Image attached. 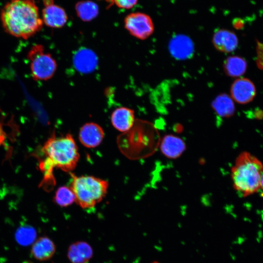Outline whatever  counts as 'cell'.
Returning <instances> with one entry per match:
<instances>
[{"label":"cell","mask_w":263,"mask_h":263,"mask_svg":"<svg viewBox=\"0 0 263 263\" xmlns=\"http://www.w3.org/2000/svg\"><path fill=\"white\" fill-rule=\"evenodd\" d=\"M54 200L58 206L66 207L75 201V196L70 187L62 186L56 191Z\"/></svg>","instance_id":"44dd1931"},{"label":"cell","mask_w":263,"mask_h":263,"mask_svg":"<svg viewBox=\"0 0 263 263\" xmlns=\"http://www.w3.org/2000/svg\"><path fill=\"white\" fill-rule=\"evenodd\" d=\"M1 20L7 33L25 39L34 36L42 27L34 0H11L3 8Z\"/></svg>","instance_id":"7a4b0ae2"},{"label":"cell","mask_w":263,"mask_h":263,"mask_svg":"<svg viewBox=\"0 0 263 263\" xmlns=\"http://www.w3.org/2000/svg\"><path fill=\"white\" fill-rule=\"evenodd\" d=\"M56 251L53 242L47 237H41L35 241L31 249L32 256L39 261L50 259Z\"/></svg>","instance_id":"2e32d148"},{"label":"cell","mask_w":263,"mask_h":263,"mask_svg":"<svg viewBox=\"0 0 263 263\" xmlns=\"http://www.w3.org/2000/svg\"><path fill=\"white\" fill-rule=\"evenodd\" d=\"M256 64L257 67L263 70V43L257 41L256 45Z\"/></svg>","instance_id":"7402d4cb"},{"label":"cell","mask_w":263,"mask_h":263,"mask_svg":"<svg viewBox=\"0 0 263 263\" xmlns=\"http://www.w3.org/2000/svg\"><path fill=\"white\" fill-rule=\"evenodd\" d=\"M42 17L46 25L56 28L63 27L68 19L65 10L53 3L45 6L42 10Z\"/></svg>","instance_id":"5bb4252c"},{"label":"cell","mask_w":263,"mask_h":263,"mask_svg":"<svg viewBox=\"0 0 263 263\" xmlns=\"http://www.w3.org/2000/svg\"><path fill=\"white\" fill-rule=\"evenodd\" d=\"M104 137L102 128L94 122L84 124L80 129L78 133L79 140L84 147L94 148L99 146Z\"/></svg>","instance_id":"9c48e42d"},{"label":"cell","mask_w":263,"mask_h":263,"mask_svg":"<svg viewBox=\"0 0 263 263\" xmlns=\"http://www.w3.org/2000/svg\"><path fill=\"white\" fill-rule=\"evenodd\" d=\"M223 68L227 75L233 77H240L245 72L247 63L242 57L230 56L224 61Z\"/></svg>","instance_id":"ac0fdd59"},{"label":"cell","mask_w":263,"mask_h":263,"mask_svg":"<svg viewBox=\"0 0 263 263\" xmlns=\"http://www.w3.org/2000/svg\"><path fill=\"white\" fill-rule=\"evenodd\" d=\"M71 175L70 187L75 194V202L81 208H92L105 197L109 187L107 181L93 176Z\"/></svg>","instance_id":"277c9868"},{"label":"cell","mask_w":263,"mask_h":263,"mask_svg":"<svg viewBox=\"0 0 263 263\" xmlns=\"http://www.w3.org/2000/svg\"><path fill=\"white\" fill-rule=\"evenodd\" d=\"M260 188H262V189L263 190V168L261 174Z\"/></svg>","instance_id":"d4e9b609"},{"label":"cell","mask_w":263,"mask_h":263,"mask_svg":"<svg viewBox=\"0 0 263 263\" xmlns=\"http://www.w3.org/2000/svg\"><path fill=\"white\" fill-rule=\"evenodd\" d=\"M118 7L125 9H130L135 5L138 0H112Z\"/></svg>","instance_id":"603a6c76"},{"label":"cell","mask_w":263,"mask_h":263,"mask_svg":"<svg viewBox=\"0 0 263 263\" xmlns=\"http://www.w3.org/2000/svg\"><path fill=\"white\" fill-rule=\"evenodd\" d=\"M111 120L114 128L125 132L131 129L135 122L134 112L127 107L116 108L111 114Z\"/></svg>","instance_id":"4fadbf2b"},{"label":"cell","mask_w":263,"mask_h":263,"mask_svg":"<svg viewBox=\"0 0 263 263\" xmlns=\"http://www.w3.org/2000/svg\"><path fill=\"white\" fill-rule=\"evenodd\" d=\"M37 233L35 228L29 225L19 227L16 233L17 242L20 245L27 246L36 241Z\"/></svg>","instance_id":"ffe728a7"},{"label":"cell","mask_w":263,"mask_h":263,"mask_svg":"<svg viewBox=\"0 0 263 263\" xmlns=\"http://www.w3.org/2000/svg\"><path fill=\"white\" fill-rule=\"evenodd\" d=\"M32 78L36 81H44L54 75L57 63L52 55L45 52L42 45L37 44L32 46L27 53Z\"/></svg>","instance_id":"5b68a950"},{"label":"cell","mask_w":263,"mask_h":263,"mask_svg":"<svg viewBox=\"0 0 263 263\" xmlns=\"http://www.w3.org/2000/svg\"><path fill=\"white\" fill-rule=\"evenodd\" d=\"M262 162L247 151H243L236 158L231 169V178L235 190L243 197L256 193L260 188Z\"/></svg>","instance_id":"3957f363"},{"label":"cell","mask_w":263,"mask_h":263,"mask_svg":"<svg viewBox=\"0 0 263 263\" xmlns=\"http://www.w3.org/2000/svg\"><path fill=\"white\" fill-rule=\"evenodd\" d=\"M212 42L216 50L224 53L234 51L238 45V39L236 34L224 29H218L214 32Z\"/></svg>","instance_id":"8fae6325"},{"label":"cell","mask_w":263,"mask_h":263,"mask_svg":"<svg viewBox=\"0 0 263 263\" xmlns=\"http://www.w3.org/2000/svg\"><path fill=\"white\" fill-rule=\"evenodd\" d=\"M169 50L175 58L185 60L190 57L193 54L194 45L189 37L184 35H178L170 40Z\"/></svg>","instance_id":"30bf717a"},{"label":"cell","mask_w":263,"mask_h":263,"mask_svg":"<svg viewBox=\"0 0 263 263\" xmlns=\"http://www.w3.org/2000/svg\"><path fill=\"white\" fill-rule=\"evenodd\" d=\"M157 263V262H154V263Z\"/></svg>","instance_id":"484cf974"},{"label":"cell","mask_w":263,"mask_h":263,"mask_svg":"<svg viewBox=\"0 0 263 263\" xmlns=\"http://www.w3.org/2000/svg\"><path fill=\"white\" fill-rule=\"evenodd\" d=\"M5 133L3 129L2 126L0 123V146L2 145L5 140Z\"/></svg>","instance_id":"cb8c5ba5"},{"label":"cell","mask_w":263,"mask_h":263,"mask_svg":"<svg viewBox=\"0 0 263 263\" xmlns=\"http://www.w3.org/2000/svg\"><path fill=\"white\" fill-rule=\"evenodd\" d=\"M91 246L85 242H76L70 245L67 256L72 263H86L92 257Z\"/></svg>","instance_id":"9a60e30c"},{"label":"cell","mask_w":263,"mask_h":263,"mask_svg":"<svg viewBox=\"0 0 263 263\" xmlns=\"http://www.w3.org/2000/svg\"><path fill=\"white\" fill-rule=\"evenodd\" d=\"M186 150L185 141L181 137L171 134L165 135L160 145L161 153L169 159L179 158Z\"/></svg>","instance_id":"7c38bea8"},{"label":"cell","mask_w":263,"mask_h":263,"mask_svg":"<svg viewBox=\"0 0 263 263\" xmlns=\"http://www.w3.org/2000/svg\"><path fill=\"white\" fill-rule=\"evenodd\" d=\"M74 67L79 73L90 74L94 72L98 65V58L91 49L82 47L78 49L73 57Z\"/></svg>","instance_id":"ba28073f"},{"label":"cell","mask_w":263,"mask_h":263,"mask_svg":"<svg viewBox=\"0 0 263 263\" xmlns=\"http://www.w3.org/2000/svg\"><path fill=\"white\" fill-rule=\"evenodd\" d=\"M41 150L44 156L39 164L43 175L41 186L47 188L55 184L54 168L65 172L71 171L76 167L79 159L77 146L70 133L60 137L53 134Z\"/></svg>","instance_id":"6da1fadb"},{"label":"cell","mask_w":263,"mask_h":263,"mask_svg":"<svg viewBox=\"0 0 263 263\" xmlns=\"http://www.w3.org/2000/svg\"><path fill=\"white\" fill-rule=\"evenodd\" d=\"M211 107L215 113L222 117H229L235 111L234 101L228 94L218 95L211 102Z\"/></svg>","instance_id":"e0dca14e"},{"label":"cell","mask_w":263,"mask_h":263,"mask_svg":"<svg viewBox=\"0 0 263 263\" xmlns=\"http://www.w3.org/2000/svg\"><path fill=\"white\" fill-rule=\"evenodd\" d=\"M230 96L233 101L245 104L253 100L256 94V88L249 79L240 77L235 80L230 87Z\"/></svg>","instance_id":"52a82bcc"},{"label":"cell","mask_w":263,"mask_h":263,"mask_svg":"<svg viewBox=\"0 0 263 263\" xmlns=\"http://www.w3.org/2000/svg\"><path fill=\"white\" fill-rule=\"evenodd\" d=\"M78 17L84 21H90L96 18L98 14L97 5L90 0L78 2L75 5Z\"/></svg>","instance_id":"d6986e66"},{"label":"cell","mask_w":263,"mask_h":263,"mask_svg":"<svg viewBox=\"0 0 263 263\" xmlns=\"http://www.w3.org/2000/svg\"><path fill=\"white\" fill-rule=\"evenodd\" d=\"M124 25L131 35L141 40L148 38L154 30L151 18L141 12L132 13L127 15L124 20Z\"/></svg>","instance_id":"8992f818"}]
</instances>
